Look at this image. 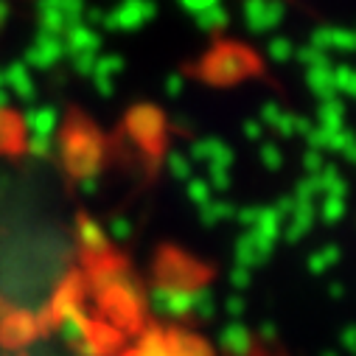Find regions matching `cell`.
I'll list each match as a JSON object with an SVG mask.
<instances>
[{"label":"cell","instance_id":"cell-1","mask_svg":"<svg viewBox=\"0 0 356 356\" xmlns=\"http://www.w3.org/2000/svg\"><path fill=\"white\" fill-rule=\"evenodd\" d=\"M261 70V62L258 56L238 45V42H219L216 48H211L205 54V59L200 62V73L208 84L213 87H230V84H238L250 76H255Z\"/></svg>","mask_w":356,"mask_h":356},{"label":"cell","instance_id":"cell-2","mask_svg":"<svg viewBox=\"0 0 356 356\" xmlns=\"http://www.w3.org/2000/svg\"><path fill=\"white\" fill-rule=\"evenodd\" d=\"M65 149V163L67 168L79 177H96L102 165V140L90 129H70L67 138L62 140Z\"/></svg>","mask_w":356,"mask_h":356},{"label":"cell","instance_id":"cell-3","mask_svg":"<svg viewBox=\"0 0 356 356\" xmlns=\"http://www.w3.org/2000/svg\"><path fill=\"white\" fill-rule=\"evenodd\" d=\"M286 0H241V17L252 37L273 34L286 20Z\"/></svg>","mask_w":356,"mask_h":356},{"label":"cell","instance_id":"cell-4","mask_svg":"<svg viewBox=\"0 0 356 356\" xmlns=\"http://www.w3.org/2000/svg\"><path fill=\"white\" fill-rule=\"evenodd\" d=\"M157 17V3L154 0H121V3L104 15V29L107 31H138L149 20Z\"/></svg>","mask_w":356,"mask_h":356},{"label":"cell","instance_id":"cell-5","mask_svg":"<svg viewBox=\"0 0 356 356\" xmlns=\"http://www.w3.org/2000/svg\"><path fill=\"white\" fill-rule=\"evenodd\" d=\"M165 127H168L165 115L152 104H138L127 113V129L143 146H152V149L160 146V140L165 135Z\"/></svg>","mask_w":356,"mask_h":356},{"label":"cell","instance_id":"cell-6","mask_svg":"<svg viewBox=\"0 0 356 356\" xmlns=\"http://www.w3.org/2000/svg\"><path fill=\"white\" fill-rule=\"evenodd\" d=\"M188 160L194 163H208V165H222V168H230L236 163V152L219 140V138H194L191 146H188Z\"/></svg>","mask_w":356,"mask_h":356},{"label":"cell","instance_id":"cell-7","mask_svg":"<svg viewBox=\"0 0 356 356\" xmlns=\"http://www.w3.org/2000/svg\"><path fill=\"white\" fill-rule=\"evenodd\" d=\"M62 56H67L62 37H54V34L40 31L37 40H34V45H31L29 54H26V67L48 70V67H54L56 62H62Z\"/></svg>","mask_w":356,"mask_h":356},{"label":"cell","instance_id":"cell-8","mask_svg":"<svg viewBox=\"0 0 356 356\" xmlns=\"http://www.w3.org/2000/svg\"><path fill=\"white\" fill-rule=\"evenodd\" d=\"M29 138H54L59 129V110L51 104H34L20 118Z\"/></svg>","mask_w":356,"mask_h":356},{"label":"cell","instance_id":"cell-9","mask_svg":"<svg viewBox=\"0 0 356 356\" xmlns=\"http://www.w3.org/2000/svg\"><path fill=\"white\" fill-rule=\"evenodd\" d=\"M309 45L320 51H339V54H353L356 51V31L342 29V26H317L309 37Z\"/></svg>","mask_w":356,"mask_h":356},{"label":"cell","instance_id":"cell-10","mask_svg":"<svg viewBox=\"0 0 356 356\" xmlns=\"http://www.w3.org/2000/svg\"><path fill=\"white\" fill-rule=\"evenodd\" d=\"M121 70H124V56H121V54H107V56L99 54V59H96V65H93V73H90L99 96L110 99V96L115 93V79H118Z\"/></svg>","mask_w":356,"mask_h":356},{"label":"cell","instance_id":"cell-11","mask_svg":"<svg viewBox=\"0 0 356 356\" xmlns=\"http://www.w3.org/2000/svg\"><path fill=\"white\" fill-rule=\"evenodd\" d=\"M62 42H65V54L67 56H76V54H99L102 51V34L84 23H76L70 26L65 34H62Z\"/></svg>","mask_w":356,"mask_h":356},{"label":"cell","instance_id":"cell-12","mask_svg":"<svg viewBox=\"0 0 356 356\" xmlns=\"http://www.w3.org/2000/svg\"><path fill=\"white\" fill-rule=\"evenodd\" d=\"M3 87H6V93L17 96V102H34V96H37L31 70L23 62H17V65L3 70Z\"/></svg>","mask_w":356,"mask_h":356},{"label":"cell","instance_id":"cell-13","mask_svg":"<svg viewBox=\"0 0 356 356\" xmlns=\"http://www.w3.org/2000/svg\"><path fill=\"white\" fill-rule=\"evenodd\" d=\"M306 87L320 99V102H331L339 99L334 90V67L331 65H320V67H306Z\"/></svg>","mask_w":356,"mask_h":356},{"label":"cell","instance_id":"cell-14","mask_svg":"<svg viewBox=\"0 0 356 356\" xmlns=\"http://www.w3.org/2000/svg\"><path fill=\"white\" fill-rule=\"evenodd\" d=\"M317 177V188H320V194L323 197H337V200H345V194H348V183H345V177L337 171V165H323V171L320 174H314Z\"/></svg>","mask_w":356,"mask_h":356},{"label":"cell","instance_id":"cell-15","mask_svg":"<svg viewBox=\"0 0 356 356\" xmlns=\"http://www.w3.org/2000/svg\"><path fill=\"white\" fill-rule=\"evenodd\" d=\"M317 127H323L328 132L345 129V104L339 99L320 102V107H317Z\"/></svg>","mask_w":356,"mask_h":356},{"label":"cell","instance_id":"cell-16","mask_svg":"<svg viewBox=\"0 0 356 356\" xmlns=\"http://www.w3.org/2000/svg\"><path fill=\"white\" fill-rule=\"evenodd\" d=\"M194 23H197V29L202 31V34H222L227 26H230V12L219 3V6H213V9H208V12H202V15H197L194 17Z\"/></svg>","mask_w":356,"mask_h":356},{"label":"cell","instance_id":"cell-17","mask_svg":"<svg viewBox=\"0 0 356 356\" xmlns=\"http://www.w3.org/2000/svg\"><path fill=\"white\" fill-rule=\"evenodd\" d=\"M165 168H168V174L174 177V180H183V183H188L194 177V163L188 160V154L177 152V149H171L165 154Z\"/></svg>","mask_w":356,"mask_h":356},{"label":"cell","instance_id":"cell-18","mask_svg":"<svg viewBox=\"0 0 356 356\" xmlns=\"http://www.w3.org/2000/svg\"><path fill=\"white\" fill-rule=\"evenodd\" d=\"M334 90H337V96H350L356 102V67H350V65L334 67Z\"/></svg>","mask_w":356,"mask_h":356},{"label":"cell","instance_id":"cell-19","mask_svg":"<svg viewBox=\"0 0 356 356\" xmlns=\"http://www.w3.org/2000/svg\"><path fill=\"white\" fill-rule=\"evenodd\" d=\"M292 56H295L292 40H286V37H270V42H266V59L275 62V65H284Z\"/></svg>","mask_w":356,"mask_h":356},{"label":"cell","instance_id":"cell-20","mask_svg":"<svg viewBox=\"0 0 356 356\" xmlns=\"http://www.w3.org/2000/svg\"><path fill=\"white\" fill-rule=\"evenodd\" d=\"M258 160H261L264 168H270V171L284 168V152H281V146L273 143V140H261V146H258Z\"/></svg>","mask_w":356,"mask_h":356},{"label":"cell","instance_id":"cell-21","mask_svg":"<svg viewBox=\"0 0 356 356\" xmlns=\"http://www.w3.org/2000/svg\"><path fill=\"white\" fill-rule=\"evenodd\" d=\"M292 59H298L303 67H320V65H331V56H328L325 51L314 48V45L295 48V56H292Z\"/></svg>","mask_w":356,"mask_h":356},{"label":"cell","instance_id":"cell-22","mask_svg":"<svg viewBox=\"0 0 356 356\" xmlns=\"http://www.w3.org/2000/svg\"><path fill=\"white\" fill-rule=\"evenodd\" d=\"M84 9H87L84 0H62V3H59V12H62L67 29L84 20ZM67 29H65V31H67Z\"/></svg>","mask_w":356,"mask_h":356},{"label":"cell","instance_id":"cell-23","mask_svg":"<svg viewBox=\"0 0 356 356\" xmlns=\"http://www.w3.org/2000/svg\"><path fill=\"white\" fill-rule=\"evenodd\" d=\"M211 191H227L230 188V168H222V165H208V180Z\"/></svg>","mask_w":356,"mask_h":356},{"label":"cell","instance_id":"cell-24","mask_svg":"<svg viewBox=\"0 0 356 356\" xmlns=\"http://www.w3.org/2000/svg\"><path fill=\"white\" fill-rule=\"evenodd\" d=\"M200 211H202L200 216H202V222H205V225H213V222H219V219H225V216H230V213H233V208H230L227 202H213V200H211V202H205Z\"/></svg>","mask_w":356,"mask_h":356},{"label":"cell","instance_id":"cell-25","mask_svg":"<svg viewBox=\"0 0 356 356\" xmlns=\"http://www.w3.org/2000/svg\"><path fill=\"white\" fill-rule=\"evenodd\" d=\"M317 194H320V188H317V177L314 174H306L303 180L295 186V202H312Z\"/></svg>","mask_w":356,"mask_h":356},{"label":"cell","instance_id":"cell-26","mask_svg":"<svg viewBox=\"0 0 356 356\" xmlns=\"http://www.w3.org/2000/svg\"><path fill=\"white\" fill-rule=\"evenodd\" d=\"M211 186L205 183V180H200V177H191V180H188V200L191 202H197L200 208L205 205V202H211Z\"/></svg>","mask_w":356,"mask_h":356},{"label":"cell","instance_id":"cell-27","mask_svg":"<svg viewBox=\"0 0 356 356\" xmlns=\"http://www.w3.org/2000/svg\"><path fill=\"white\" fill-rule=\"evenodd\" d=\"M26 149H29V154H34V157H51L54 149H56V140H54V138H29V140H26Z\"/></svg>","mask_w":356,"mask_h":356},{"label":"cell","instance_id":"cell-28","mask_svg":"<svg viewBox=\"0 0 356 356\" xmlns=\"http://www.w3.org/2000/svg\"><path fill=\"white\" fill-rule=\"evenodd\" d=\"M353 143H356V135H353L350 129H339V132L331 135V140H328V152H339V154H345Z\"/></svg>","mask_w":356,"mask_h":356},{"label":"cell","instance_id":"cell-29","mask_svg":"<svg viewBox=\"0 0 356 356\" xmlns=\"http://www.w3.org/2000/svg\"><path fill=\"white\" fill-rule=\"evenodd\" d=\"M281 113H284V107H281L278 102H264V104H261V118H258V121L264 124V129H266V127L273 129L275 121L281 118Z\"/></svg>","mask_w":356,"mask_h":356},{"label":"cell","instance_id":"cell-30","mask_svg":"<svg viewBox=\"0 0 356 356\" xmlns=\"http://www.w3.org/2000/svg\"><path fill=\"white\" fill-rule=\"evenodd\" d=\"M70 62H73V70L79 73V76H90L93 73V65H96V59H99V54H76V56H67Z\"/></svg>","mask_w":356,"mask_h":356},{"label":"cell","instance_id":"cell-31","mask_svg":"<svg viewBox=\"0 0 356 356\" xmlns=\"http://www.w3.org/2000/svg\"><path fill=\"white\" fill-rule=\"evenodd\" d=\"M342 213H345V200L325 197V202H323V219H325V222H339Z\"/></svg>","mask_w":356,"mask_h":356},{"label":"cell","instance_id":"cell-32","mask_svg":"<svg viewBox=\"0 0 356 356\" xmlns=\"http://www.w3.org/2000/svg\"><path fill=\"white\" fill-rule=\"evenodd\" d=\"M222 0H180V6L191 15V17H197V15H202V12H208V9H213V6H219Z\"/></svg>","mask_w":356,"mask_h":356},{"label":"cell","instance_id":"cell-33","mask_svg":"<svg viewBox=\"0 0 356 356\" xmlns=\"http://www.w3.org/2000/svg\"><path fill=\"white\" fill-rule=\"evenodd\" d=\"M295 121H298V115H292V113H286V110H284L273 129H275L281 138H295Z\"/></svg>","mask_w":356,"mask_h":356},{"label":"cell","instance_id":"cell-34","mask_svg":"<svg viewBox=\"0 0 356 356\" xmlns=\"http://www.w3.org/2000/svg\"><path fill=\"white\" fill-rule=\"evenodd\" d=\"M323 165H325L323 152H314V149H306L303 152V168H306V174H320Z\"/></svg>","mask_w":356,"mask_h":356},{"label":"cell","instance_id":"cell-35","mask_svg":"<svg viewBox=\"0 0 356 356\" xmlns=\"http://www.w3.org/2000/svg\"><path fill=\"white\" fill-rule=\"evenodd\" d=\"M183 90H186V76L183 73H168V79H165V96L177 99V96H183Z\"/></svg>","mask_w":356,"mask_h":356},{"label":"cell","instance_id":"cell-36","mask_svg":"<svg viewBox=\"0 0 356 356\" xmlns=\"http://www.w3.org/2000/svg\"><path fill=\"white\" fill-rule=\"evenodd\" d=\"M241 132H244V138L252 140V143H261V140H264V124H261L258 118H247V121L241 124Z\"/></svg>","mask_w":356,"mask_h":356},{"label":"cell","instance_id":"cell-37","mask_svg":"<svg viewBox=\"0 0 356 356\" xmlns=\"http://www.w3.org/2000/svg\"><path fill=\"white\" fill-rule=\"evenodd\" d=\"M81 233H84V238L90 241V244H102V230H99L93 222H84V225H81Z\"/></svg>","mask_w":356,"mask_h":356},{"label":"cell","instance_id":"cell-38","mask_svg":"<svg viewBox=\"0 0 356 356\" xmlns=\"http://www.w3.org/2000/svg\"><path fill=\"white\" fill-rule=\"evenodd\" d=\"M79 188H81L84 194H96V188H99V177H81V180H79Z\"/></svg>","mask_w":356,"mask_h":356},{"label":"cell","instance_id":"cell-39","mask_svg":"<svg viewBox=\"0 0 356 356\" xmlns=\"http://www.w3.org/2000/svg\"><path fill=\"white\" fill-rule=\"evenodd\" d=\"M258 213H261V208H244V211L238 213V219H241L244 225H255V219H258Z\"/></svg>","mask_w":356,"mask_h":356},{"label":"cell","instance_id":"cell-40","mask_svg":"<svg viewBox=\"0 0 356 356\" xmlns=\"http://www.w3.org/2000/svg\"><path fill=\"white\" fill-rule=\"evenodd\" d=\"M312 132V124H309V118H303V115H298V121H295V135H309Z\"/></svg>","mask_w":356,"mask_h":356},{"label":"cell","instance_id":"cell-41","mask_svg":"<svg viewBox=\"0 0 356 356\" xmlns=\"http://www.w3.org/2000/svg\"><path fill=\"white\" fill-rule=\"evenodd\" d=\"M113 233H115L118 238H124V236L129 233V222H127V219H115V222H113Z\"/></svg>","mask_w":356,"mask_h":356},{"label":"cell","instance_id":"cell-42","mask_svg":"<svg viewBox=\"0 0 356 356\" xmlns=\"http://www.w3.org/2000/svg\"><path fill=\"white\" fill-rule=\"evenodd\" d=\"M6 104H9V93L3 87V73H0V113H6Z\"/></svg>","mask_w":356,"mask_h":356},{"label":"cell","instance_id":"cell-43","mask_svg":"<svg viewBox=\"0 0 356 356\" xmlns=\"http://www.w3.org/2000/svg\"><path fill=\"white\" fill-rule=\"evenodd\" d=\"M6 17H9V3L6 0H0V26L6 23Z\"/></svg>","mask_w":356,"mask_h":356},{"label":"cell","instance_id":"cell-44","mask_svg":"<svg viewBox=\"0 0 356 356\" xmlns=\"http://www.w3.org/2000/svg\"><path fill=\"white\" fill-rule=\"evenodd\" d=\"M345 157H348V160H350V163H356V143H353V146H350V149H348V152H345Z\"/></svg>","mask_w":356,"mask_h":356}]
</instances>
